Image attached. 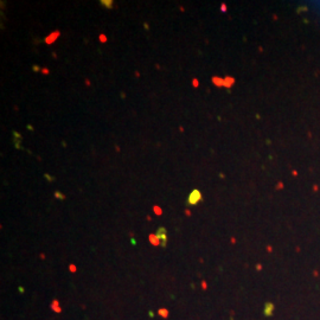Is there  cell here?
<instances>
[{"instance_id": "obj_1", "label": "cell", "mask_w": 320, "mask_h": 320, "mask_svg": "<svg viewBox=\"0 0 320 320\" xmlns=\"http://www.w3.org/2000/svg\"><path fill=\"white\" fill-rule=\"evenodd\" d=\"M202 200V195H200V192L198 190H193V191L190 193L188 198V204L189 205H196V204H198L199 202Z\"/></svg>"}, {"instance_id": "obj_2", "label": "cell", "mask_w": 320, "mask_h": 320, "mask_svg": "<svg viewBox=\"0 0 320 320\" xmlns=\"http://www.w3.org/2000/svg\"><path fill=\"white\" fill-rule=\"evenodd\" d=\"M155 235L159 237L161 247H166V243H167V231H166V229L161 226V228H159V229L156 230Z\"/></svg>"}, {"instance_id": "obj_3", "label": "cell", "mask_w": 320, "mask_h": 320, "mask_svg": "<svg viewBox=\"0 0 320 320\" xmlns=\"http://www.w3.org/2000/svg\"><path fill=\"white\" fill-rule=\"evenodd\" d=\"M273 313H274V305L272 304V302H265L264 304V308H263V314H264L265 316H272L273 315Z\"/></svg>"}, {"instance_id": "obj_4", "label": "cell", "mask_w": 320, "mask_h": 320, "mask_svg": "<svg viewBox=\"0 0 320 320\" xmlns=\"http://www.w3.org/2000/svg\"><path fill=\"white\" fill-rule=\"evenodd\" d=\"M51 308H52V311L56 312V313H61V312H62V307L59 306L58 300H56V299L52 301V304H51Z\"/></svg>"}, {"instance_id": "obj_5", "label": "cell", "mask_w": 320, "mask_h": 320, "mask_svg": "<svg viewBox=\"0 0 320 320\" xmlns=\"http://www.w3.org/2000/svg\"><path fill=\"white\" fill-rule=\"evenodd\" d=\"M149 242L154 246H158V244H160V239L156 235H149Z\"/></svg>"}, {"instance_id": "obj_6", "label": "cell", "mask_w": 320, "mask_h": 320, "mask_svg": "<svg viewBox=\"0 0 320 320\" xmlns=\"http://www.w3.org/2000/svg\"><path fill=\"white\" fill-rule=\"evenodd\" d=\"M158 315H160L163 319H167V316H168V311L166 308H160L159 311H158Z\"/></svg>"}, {"instance_id": "obj_7", "label": "cell", "mask_w": 320, "mask_h": 320, "mask_svg": "<svg viewBox=\"0 0 320 320\" xmlns=\"http://www.w3.org/2000/svg\"><path fill=\"white\" fill-rule=\"evenodd\" d=\"M69 269H70L71 273H75V272H76V267H75L74 264H70V267H69Z\"/></svg>"}, {"instance_id": "obj_8", "label": "cell", "mask_w": 320, "mask_h": 320, "mask_svg": "<svg viewBox=\"0 0 320 320\" xmlns=\"http://www.w3.org/2000/svg\"><path fill=\"white\" fill-rule=\"evenodd\" d=\"M154 211H155V212H158V215H160V214H161V210H160V209H159L158 206L154 207Z\"/></svg>"}, {"instance_id": "obj_9", "label": "cell", "mask_w": 320, "mask_h": 320, "mask_svg": "<svg viewBox=\"0 0 320 320\" xmlns=\"http://www.w3.org/2000/svg\"><path fill=\"white\" fill-rule=\"evenodd\" d=\"M202 287H203V289H206V282L205 281L202 282Z\"/></svg>"}, {"instance_id": "obj_10", "label": "cell", "mask_w": 320, "mask_h": 320, "mask_svg": "<svg viewBox=\"0 0 320 320\" xmlns=\"http://www.w3.org/2000/svg\"><path fill=\"white\" fill-rule=\"evenodd\" d=\"M19 292H20V293H24V292H25V289H24L23 287H19Z\"/></svg>"}]
</instances>
